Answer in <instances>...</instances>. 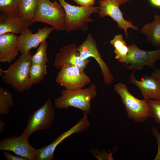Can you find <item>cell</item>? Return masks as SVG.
<instances>
[{
	"mask_svg": "<svg viewBox=\"0 0 160 160\" xmlns=\"http://www.w3.org/2000/svg\"><path fill=\"white\" fill-rule=\"evenodd\" d=\"M31 56L30 51L27 54L21 53L7 69L4 70L0 68V75L5 83L20 93L30 89L29 76L32 64Z\"/></svg>",
	"mask_w": 160,
	"mask_h": 160,
	"instance_id": "obj_1",
	"label": "cell"
},
{
	"mask_svg": "<svg viewBox=\"0 0 160 160\" xmlns=\"http://www.w3.org/2000/svg\"><path fill=\"white\" fill-rule=\"evenodd\" d=\"M61 96L55 99L54 107L58 109H67L70 107L78 108L89 113L92 108L91 100L97 95V87L94 83L88 87L75 90L63 89Z\"/></svg>",
	"mask_w": 160,
	"mask_h": 160,
	"instance_id": "obj_2",
	"label": "cell"
},
{
	"mask_svg": "<svg viewBox=\"0 0 160 160\" xmlns=\"http://www.w3.org/2000/svg\"><path fill=\"white\" fill-rule=\"evenodd\" d=\"M114 89L120 96L129 118L135 122H142L151 116V108L148 100L136 98L122 82L115 84Z\"/></svg>",
	"mask_w": 160,
	"mask_h": 160,
	"instance_id": "obj_3",
	"label": "cell"
},
{
	"mask_svg": "<svg viewBox=\"0 0 160 160\" xmlns=\"http://www.w3.org/2000/svg\"><path fill=\"white\" fill-rule=\"evenodd\" d=\"M65 10L61 4L56 1L39 0L33 23L39 22L47 24L57 31L65 30Z\"/></svg>",
	"mask_w": 160,
	"mask_h": 160,
	"instance_id": "obj_4",
	"label": "cell"
},
{
	"mask_svg": "<svg viewBox=\"0 0 160 160\" xmlns=\"http://www.w3.org/2000/svg\"><path fill=\"white\" fill-rule=\"evenodd\" d=\"M63 8L65 12V31L68 33L72 31L83 29L88 23L93 21L91 15L98 12V7L76 6L67 2L65 0H57Z\"/></svg>",
	"mask_w": 160,
	"mask_h": 160,
	"instance_id": "obj_5",
	"label": "cell"
},
{
	"mask_svg": "<svg viewBox=\"0 0 160 160\" xmlns=\"http://www.w3.org/2000/svg\"><path fill=\"white\" fill-rule=\"evenodd\" d=\"M54 109L52 101L49 98L44 104L29 117L23 135L28 139L33 132L49 129L54 120Z\"/></svg>",
	"mask_w": 160,
	"mask_h": 160,
	"instance_id": "obj_6",
	"label": "cell"
},
{
	"mask_svg": "<svg viewBox=\"0 0 160 160\" xmlns=\"http://www.w3.org/2000/svg\"><path fill=\"white\" fill-rule=\"evenodd\" d=\"M128 47V54L122 63L128 69L140 70L146 66L153 68L156 62L160 59V47L154 50L145 51L134 44Z\"/></svg>",
	"mask_w": 160,
	"mask_h": 160,
	"instance_id": "obj_7",
	"label": "cell"
},
{
	"mask_svg": "<svg viewBox=\"0 0 160 160\" xmlns=\"http://www.w3.org/2000/svg\"><path fill=\"white\" fill-rule=\"evenodd\" d=\"M60 70L56 76V81L64 89H82L91 81L84 70L76 66L65 65Z\"/></svg>",
	"mask_w": 160,
	"mask_h": 160,
	"instance_id": "obj_8",
	"label": "cell"
},
{
	"mask_svg": "<svg viewBox=\"0 0 160 160\" xmlns=\"http://www.w3.org/2000/svg\"><path fill=\"white\" fill-rule=\"evenodd\" d=\"M81 58L83 60L94 58L99 64L105 83L110 85L113 83V78L106 63L100 53L95 40L91 33H89L83 42L78 47Z\"/></svg>",
	"mask_w": 160,
	"mask_h": 160,
	"instance_id": "obj_9",
	"label": "cell"
},
{
	"mask_svg": "<svg viewBox=\"0 0 160 160\" xmlns=\"http://www.w3.org/2000/svg\"><path fill=\"white\" fill-rule=\"evenodd\" d=\"M89 113L84 112L82 118L68 130L62 133L50 144L37 149L36 160H52L57 147L65 139L73 134L80 133L87 130L90 125L88 120Z\"/></svg>",
	"mask_w": 160,
	"mask_h": 160,
	"instance_id": "obj_10",
	"label": "cell"
},
{
	"mask_svg": "<svg viewBox=\"0 0 160 160\" xmlns=\"http://www.w3.org/2000/svg\"><path fill=\"white\" fill-rule=\"evenodd\" d=\"M37 149L32 147L22 134L18 137H5L0 141V150L11 151L28 160H36Z\"/></svg>",
	"mask_w": 160,
	"mask_h": 160,
	"instance_id": "obj_11",
	"label": "cell"
},
{
	"mask_svg": "<svg viewBox=\"0 0 160 160\" xmlns=\"http://www.w3.org/2000/svg\"><path fill=\"white\" fill-rule=\"evenodd\" d=\"M52 27L46 26L39 28L37 32L33 33L28 28L17 36V48L21 53L27 54L33 48H37L42 42L48 38L53 30Z\"/></svg>",
	"mask_w": 160,
	"mask_h": 160,
	"instance_id": "obj_12",
	"label": "cell"
},
{
	"mask_svg": "<svg viewBox=\"0 0 160 160\" xmlns=\"http://www.w3.org/2000/svg\"><path fill=\"white\" fill-rule=\"evenodd\" d=\"M99 10L97 12L99 16L103 18L108 16L115 21L118 27L120 29L124 30L127 38L129 36L127 30L131 28L138 30L137 27L133 25L132 23L125 20L123 14L119 8V6L112 0H100L98 2Z\"/></svg>",
	"mask_w": 160,
	"mask_h": 160,
	"instance_id": "obj_13",
	"label": "cell"
},
{
	"mask_svg": "<svg viewBox=\"0 0 160 160\" xmlns=\"http://www.w3.org/2000/svg\"><path fill=\"white\" fill-rule=\"evenodd\" d=\"M78 47L75 44H70L61 47L55 58L54 66L60 69L65 65L78 67L84 70L87 67L90 60H83L80 56Z\"/></svg>",
	"mask_w": 160,
	"mask_h": 160,
	"instance_id": "obj_14",
	"label": "cell"
},
{
	"mask_svg": "<svg viewBox=\"0 0 160 160\" xmlns=\"http://www.w3.org/2000/svg\"><path fill=\"white\" fill-rule=\"evenodd\" d=\"M135 70L130 74L129 80V82L137 87L140 90L143 99L160 100V82L152 76L145 75L140 80H137L135 77Z\"/></svg>",
	"mask_w": 160,
	"mask_h": 160,
	"instance_id": "obj_15",
	"label": "cell"
},
{
	"mask_svg": "<svg viewBox=\"0 0 160 160\" xmlns=\"http://www.w3.org/2000/svg\"><path fill=\"white\" fill-rule=\"evenodd\" d=\"M33 24L32 22L19 15H10L1 13L0 35L9 33L20 34Z\"/></svg>",
	"mask_w": 160,
	"mask_h": 160,
	"instance_id": "obj_16",
	"label": "cell"
},
{
	"mask_svg": "<svg viewBox=\"0 0 160 160\" xmlns=\"http://www.w3.org/2000/svg\"><path fill=\"white\" fill-rule=\"evenodd\" d=\"M17 36L11 33L0 35V62L10 63L18 55Z\"/></svg>",
	"mask_w": 160,
	"mask_h": 160,
	"instance_id": "obj_17",
	"label": "cell"
},
{
	"mask_svg": "<svg viewBox=\"0 0 160 160\" xmlns=\"http://www.w3.org/2000/svg\"><path fill=\"white\" fill-rule=\"evenodd\" d=\"M151 23L145 24L141 29L147 41L154 47H160V15L156 14Z\"/></svg>",
	"mask_w": 160,
	"mask_h": 160,
	"instance_id": "obj_18",
	"label": "cell"
},
{
	"mask_svg": "<svg viewBox=\"0 0 160 160\" xmlns=\"http://www.w3.org/2000/svg\"><path fill=\"white\" fill-rule=\"evenodd\" d=\"M39 2V0H21L19 8L20 15L25 20L32 22Z\"/></svg>",
	"mask_w": 160,
	"mask_h": 160,
	"instance_id": "obj_19",
	"label": "cell"
},
{
	"mask_svg": "<svg viewBox=\"0 0 160 160\" xmlns=\"http://www.w3.org/2000/svg\"><path fill=\"white\" fill-rule=\"evenodd\" d=\"M114 48L115 58L120 63L127 57L129 51V48L124 40L121 34L116 35L110 41Z\"/></svg>",
	"mask_w": 160,
	"mask_h": 160,
	"instance_id": "obj_20",
	"label": "cell"
},
{
	"mask_svg": "<svg viewBox=\"0 0 160 160\" xmlns=\"http://www.w3.org/2000/svg\"><path fill=\"white\" fill-rule=\"evenodd\" d=\"M46 64H33L31 66L29 76V87L41 82L47 74Z\"/></svg>",
	"mask_w": 160,
	"mask_h": 160,
	"instance_id": "obj_21",
	"label": "cell"
},
{
	"mask_svg": "<svg viewBox=\"0 0 160 160\" xmlns=\"http://www.w3.org/2000/svg\"><path fill=\"white\" fill-rule=\"evenodd\" d=\"M13 95L9 91L2 87H0V114H8L14 106Z\"/></svg>",
	"mask_w": 160,
	"mask_h": 160,
	"instance_id": "obj_22",
	"label": "cell"
},
{
	"mask_svg": "<svg viewBox=\"0 0 160 160\" xmlns=\"http://www.w3.org/2000/svg\"><path fill=\"white\" fill-rule=\"evenodd\" d=\"M21 0H0L1 13L10 15H20L19 8Z\"/></svg>",
	"mask_w": 160,
	"mask_h": 160,
	"instance_id": "obj_23",
	"label": "cell"
},
{
	"mask_svg": "<svg viewBox=\"0 0 160 160\" xmlns=\"http://www.w3.org/2000/svg\"><path fill=\"white\" fill-rule=\"evenodd\" d=\"M48 43L45 40L42 42L38 47L36 53L31 56V60L33 64H46L49 60L47 57V50Z\"/></svg>",
	"mask_w": 160,
	"mask_h": 160,
	"instance_id": "obj_24",
	"label": "cell"
},
{
	"mask_svg": "<svg viewBox=\"0 0 160 160\" xmlns=\"http://www.w3.org/2000/svg\"><path fill=\"white\" fill-rule=\"evenodd\" d=\"M151 108V117L160 125V100L150 99L148 100Z\"/></svg>",
	"mask_w": 160,
	"mask_h": 160,
	"instance_id": "obj_25",
	"label": "cell"
},
{
	"mask_svg": "<svg viewBox=\"0 0 160 160\" xmlns=\"http://www.w3.org/2000/svg\"><path fill=\"white\" fill-rule=\"evenodd\" d=\"M105 150L100 151L97 149H94L91 150V152L94 156L99 160H113L112 154L107 153Z\"/></svg>",
	"mask_w": 160,
	"mask_h": 160,
	"instance_id": "obj_26",
	"label": "cell"
},
{
	"mask_svg": "<svg viewBox=\"0 0 160 160\" xmlns=\"http://www.w3.org/2000/svg\"><path fill=\"white\" fill-rule=\"evenodd\" d=\"M152 133L156 140L157 146L158 151L154 160H160V133L157 128L153 127L151 128Z\"/></svg>",
	"mask_w": 160,
	"mask_h": 160,
	"instance_id": "obj_27",
	"label": "cell"
},
{
	"mask_svg": "<svg viewBox=\"0 0 160 160\" xmlns=\"http://www.w3.org/2000/svg\"><path fill=\"white\" fill-rule=\"evenodd\" d=\"M3 153L4 157L7 160H28L22 156L13 155L7 151H4Z\"/></svg>",
	"mask_w": 160,
	"mask_h": 160,
	"instance_id": "obj_28",
	"label": "cell"
},
{
	"mask_svg": "<svg viewBox=\"0 0 160 160\" xmlns=\"http://www.w3.org/2000/svg\"><path fill=\"white\" fill-rule=\"evenodd\" d=\"M77 4L82 6H91L95 4V1L92 0H73Z\"/></svg>",
	"mask_w": 160,
	"mask_h": 160,
	"instance_id": "obj_29",
	"label": "cell"
},
{
	"mask_svg": "<svg viewBox=\"0 0 160 160\" xmlns=\"http://www.w3.org/2000/svg\"><path fill=\"white\" fill-rule=\"evenodd\" d=\"M151 76L160 82V68H155L154 72L152 73Z\"/></svg>",
	"mask_w": 160,
	"mask_h": 160,
	"instance_id": "obj_30",
	"label": "cell"
},
{
	"mask_svg": "<svg viewBox=\"0 0 160 160\" xmlns=\"http://www.w3.org/2000/svg\"><path fill=\"white\" fill-rule=\"evenodd\" d=\"M119 5L124 4L131 0H112Z\"/></svg>",
	"mask_w": 160,
	"mask_h": 160,
	"instance_id": "obj_31",
	"label": "cell"
},
{
	"mask_svg": "<svg viewBox=\"0 0 160 160\" xmlns=\"http://www.w3.org/2000/svg\"><path fill=\"white\" fill-rule=\"evenodd\" d=\"M151 3L153 5L160 7V0H150Z\"/></svg>",
	"mask_w": 160,
	"mask_h": 160,
	"instance_id": "obj_32",
	"label": "cell"
},
{
	"mask_svg": "<svg viewBox=\"0 0 160 160\" xmlns=\"http://www.w3.org/2000/svg\"><path fill=\"white\" fill-rule=\"evenodd\" d=\"M6 126V124L2 121L0 120V130L1 132H3L4 131V128Z\"/></svg>",
	"mask_w": 160,
	"mask_h": 160,
	"instance_id": "obj_33",
	"label": "cell"
},
{
	"mask_svg": "<svg viewBox=\"0 0 160 160\" xmlns=\"http://www.w3.org/2000/svg\"><path fill=\"white\" fill-rule=\"evenodd\" d=\"M92 0V1H95L96 0Z\"/></svg>",
	"mask_w": 160,
	"mask_h": 160,
	"instance_id": "obj_34",
	"label": "cell"
}]
</instances>
